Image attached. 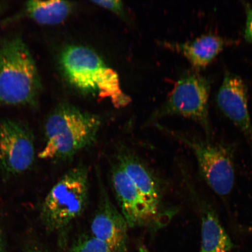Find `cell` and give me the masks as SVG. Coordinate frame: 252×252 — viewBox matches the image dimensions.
Wrapping results in <instances>:
<instances>
[{
  "instance_id": "obj_1",
  "label": "cell",
  "mask_w": 252,
  "mask_h": 252,
  "mask_svg": "<svg viewBox=\"0 0 252 252\" xmlns=\"http://www.w3.org/2000/svg\"><path fill=\"white\" fill-rule=\"evenodd\" d=\"M42 86L35 61L21 37L0 42V107H36Z\"/></svg>"
},
{
  "instance_id": "obj_2",
  "label": "cell",
  "mask_w": 252,
  "mask_h": 252,
  "mask_svg": "<svg viewBox=\"0 0 252 252\" xmlns=\"http://www.w3.org/2000/svg\"><path fill=\"white\" fill-rule=\"evenodd\" d=\"M100 126L97 116L63 105L53 110L44 127L45 144L38 154L45 160H66L95 141Z\"/></svg>"
},
{
  "instance_id": "obj_3",
  "label": "cell",
  "mask_w": 252,
  "mask_h": 252,
  "mask_svg": "<svg viewBox=\"0 0 252 252\" xmlns=\"http://www.w3.org/2000/svg\"><path fill=\"white\" fill-rule=\"evenodd\" d=\"M60 63L66 78L81 92L108 98L116 108L130 102L120 86L118 74L93 50L79 45L66 47Z\"/></svg>"
},
{
  "instance_id": "obj_4",
  "label": "cell",
  "mask_w": 252,
  "mask_h": 252,
  "mask_svg": "<svg viewBox=\"0 0 252 252\" xmlns=\"http://www.w3.org/2000/svg\"><path fill=\"white\" fill-rule=\"evenodd\" d=\"M88 169L79 165L66 172L44 200L40 220L50 232H63L80 217L87 207L89 193Z\"/></svg>"
},
{
  "instance_id": "obj_5",
  "label": "cell",
  "mask_w": 252,
  "mask_h": 252,
  "mask_svg": "<svg viewBox=\"0 0 252 252\" xmlns=\"http://www.w3.org/2000/svg\"><path fill=\"white\" fill-rule=\"evenodd\" d=\"M174 135L193 151L199 174L209 187L220 197L228 196L235 183V145L213 143L182 134Z\"/></svg>"
},
{
  "instance_id": "obj_6",
  "label": "cell",
  "mask_w": 252,
  "mask_h": 252,
  "mask_svg": "<svg viewBox=\"0 0 252 252\" xmlns=\"http://www.w3.org/2000/svg\"><path fill=\"white\" fill-rule=\"evenodd\" d=\"M212 79L198 70H189L181 75L166 103V112L193 120L199 124L207 140L212 137L209 99Z\"/></svg>"
},
{
  "instance_id": "obj_7",
  "label": "cell",
  "mask_w": 252,
  "mask_h": 252,
  "mask_svg": "<svg viewBox=\"0 0 252 252\" xmlns=\"http://www.w3.org/2000/svg\"><path fill=\"white\" fill-rule=\"evenodd\" d=\"M36 150L32 133L14 120L0 121V166L5 173L20 175L33 165Z\"/></svg>"
},
{
  "instance_id": "obj_8",
  "label": "cell",
  "mask_w": 252,
  "mask_h": 252,
  "mask_svg": "<svg viewBox=\"0 0 252 252\" xmlns=\"http://www.w3.org/2000/svg\"><path fill=\"white\" fill-rule=\"evenodd\" d=\"M112 183L121 212L129 227H159L158 215L150 206L117 162L113 166Z\"/></svg>"
},
{
  "instance_id": "obj_9",
  "label": "cell",
  "mask_w": 252,
  "mask_h": 252,
  "mask_svg": "<svg viewBox=\"0 0 252 252\" xmlns=\"http://www.w3.org/2000/svg\"><path fill=\"white\" fill-rule=\"evenodd\" d=\"M216 100L220 111L244 134L252 146V124L247 83L239 75L225 70Z\"/></svg>"
},
{
  "instance_id": "obj_10",
  "label": "cell",
  "mask_w": 252,
  "mask_h": 252,
  "mask_svg": "<svg viewBox=\"0 0 252 252\" xmlns=\"http://www.w3.org/2000/svg\"><path fill=\"white\" fill-rule=\"evenodd\" d=\"M127 220L100 186L99 206L91 223L92 235L105 243L112 252H128Z\"/></svg>"
},
{
  "instance_id": "obj_11",
  "label": "cell",
  "mask_w": 252,
  "mask_h": 252,
  "mask_svg": "<svg viewBox=\"0 0 252 252\" xmlns=\"http://www.w3.org/2000/svg\"><path fill=\"white\" fill-rule=\"evenodd\" d=\"M201 220V245L200 252H230L234 244L220 223L218 214L209 201L190 188Z\"/></svg>"
},
{
  "instance_id": "obj_12",
  "label": "cell",
  "mask_w": 252,
  "mask_h": 252,
  "mask_svg": "<svg viewBox=\"0 0 252 252\" xmlns=\"http://www.w3.org/2000/svg\"><path fill=\"white\" fill-rule=\"evenodd\" d=\"M239 43L238 39L229 38L210 32L193 40L169 45L184 55L195 70H199L210 64L225 47Z\"/></svg>"
},
{
  "instance_id": "obj_13",
  "label": "cell",
  "mask_w": 252,
  "mask_h": 252,
  "mask_svg": "<svg viewBox=\"0 0 252 252\" xmlns=\"http://www.w3.org/2000/svg\"><path fill=\"white\" fill-rule=\"evenodd\" d=\"M117 162L152 209L159 214L161 206V192L158 183L150 169L128 151H122L119 154Z\"/></svg>"
},
{
  "instance_id": "obj_14",
  "label": "cell",
  "mask_w": 252,
  "mask_h": 252,
  "mask_svg": "<svg viewBox=\"0 0 252 252\" xmlns=\"http://www.w3.org/2000/svg\"><path fill=\"white\" fill-rule=\"evenodd\" d=\"M74 5L65 1H27L19 13L10 20L28 18L43 26H53L61 24L70 15Z\"/></svg>"
},
{
  "instance_id": "obj_15",
  "label": "cell",
  "mask_w": 252,
  "mask_h": 252,
  "mask_svg": "<svg viewBox=\"0 0 252 252\" xmlns=\"http://www.w3.org/2000/svg\"><path fill=\"white\" fill-rule=\"evenodd\" d=\"M70 252H112L103 242L93 235H83L72 244Z\"/></svg>"
},
{
  "instance_id": "obj_16",
  "label": "cell",
  "mask_w": 252,
  "mask_h": 252,
  "mask_svg": "<svg viewBox=\"0 0 252 252\" xmlns=\"http://www.w3.org/2000/svg\"><path fill=\"white\" fill-rule=\"evenodd\" d=\"M246 15L244 36L248 42L252 43V5L248 2L242 1Z\"/></svg>"
},
{
  "instance_id": "obj_17",
  "label": "cell",
  "mask_w": 252,
  "mask_h": 252,
  "mask_svg": "<svg viewBox=\"0 0 252 252\" xmlns=\"http://www.w3.org/2000/svg\"><path fill=\"white\" fill-rule=\"evenodd\" d=\"M93 2L104 8L109 9L115 13L122 14L124 13V5L121 1H94Z\"/></svg>"
},
{
  "instance_id": "obj_18",
  "label": "cell",
  "mask_w": 252,
  "mask_h": 252,
  "mask_svg": "<svg viewBox=\"0 0 252 252\" xmlns=\"http://www.w3.org/2000/svg\"><path fill=\"white\" fill-rule=\"evenodd\" d=\"M24 252H49L42 244L36 240H31L27 242L24 248Z\"/></svg>"
},
{
  "instance_id": "obj_19",
  "label": "cell",
  "mask_w": 252,
  "mask_h": 252,
  "mask_svg": "<svg viewBox=\"0 0 252 252\" xmlns=\"http://www.w3.org/2000/svg\"><path fill=\"white\" fill-rule=\"evenodd\" d=\"M138 252H151L144 245H140L138 248Z\"/></svg>"
},
{
  "instance_id": "obj_20",
  "label": "cell",
  "mask_w": 252,
  "mask_h": 252,
  "mask_svg": "<svg viewBox=\"0 0 252 252\" xmlns=\"http://www.w3.org/2000/svg\"><path fill=\"white\" fill-rule=\"evenodd\" d=\"M0 252H5L1 234H0Z\"/></svg>"
},
{
  "instance_id": "obj_21",
  "label": "cell",
  "mask_w": 252,
  "mask_h": 252,
  "mask_svg": "<svg viewBox=\"0 0 252 252\" xmlns=\"http://www.w3.org/2000/svg\"><path fill=\"white\" fill-rule=\"evenodd\" d=\"M249 232L252 233V226H248L247 228L245 229Z\"/></svg>"
},
{
  "instance_id": "obj_22",
  "label": "cell",
  "mask_w": 252,
  "mask_h": 252,
  "mask_svg": "<svg viewBox=\"0 0 252 252\" xmlns=\"http://www.w3.org/2000/svg\"><path fill=\"white\" fill-rule=\"evenodd\" d=\"M2 8H3V5L1 4V2H0V13H1V12L2 10Z\"/></svg>"
}]
</instances>
